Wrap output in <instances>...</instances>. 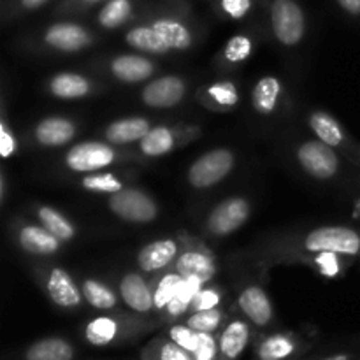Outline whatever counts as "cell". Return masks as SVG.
Returning <instances> with one entry per match:
<instances>
[{"label":"cell","mask_w":360,"mask_h":360,"mask_svg":"<svg viewBox=\"0 0 360 360\" xmlns=\"http://www.w3.org/2000/svg\"><path fill=\"white\" fill-rule=\"evenodd\" d=\"M236 167V153L229 148H214L192 162L186 172L188 185L195 190H207L224 181Z\"/></svg>","instance_id":"2"},{"label":"cell","mask_w":360,"mask_h":360,"mask_svg":"<svg viewBox=\"0 0 360 360\" xmlns=\"http://www.w3.org/2000/svg\"><path fill=\"white\" fill-rule=\"evenodd\" d=\"M185 246L176 259L174 267L183 278H195L204 285L211 283L218 273L217 257L206 245L193 238H183Z\"/></svg>","instance_id":"8"},{"label":"cell","mask_w":360,"mask_h":360,"mask_svg":"<svg viewBox=\"0 0 360 360\" xmlns=\"http://www.w3.org/2000/svg\"><path fill=\"white\" fill-rule=\"evenodd\" d=\"M221 11L232 20H243L252 11V0H221Z\"/></svg>","instance_id":"43"},{"label":"cell","mask_w":360,"mask_h":360,"mask_svg":"<svg viewBox=\"0 0 360 360\" xmlns=\"http://www.w3.org/2000/svg\"><path fill=\"white\" fill-rule=\"evenodd\" d=\"M81 292H83L84 301L95 309L108 311V309H112L118 306V295H116V292L108 283H104L102 280H97V278H84L81 281Z\"/></svg>","instance_id":"29"},{"label":"cell","mask_w":360,"mask_h":360,"mask_svg":"<svg viewBox=\"0 0 360 360\" xmlns=\"http://www.w3.org/2000/svg\"><path fill=\"white\" fill-rule=\"evenodd\" d=\"M35 217H37L39 224L44 229H48L53 236L60 239L62 243H69L76 238V227H74L72 221L65 217L63 213H60L56 207L53 206H42L35 207Z\"/></svg>","instance_id":"27"},{"label":"cell","mask_w":360,"mask_h":360,"mask_svg":"<svg viewBox=\"0 0 360 360\" xmlns=\"http://www.w3.org/2000/svg\"><path fill=\"white\" fill-rule=\"evenodd\" d=\"M271 28L285 48H295L306 35V16L295 0H274L271 6Z\"/></svg>","instance_id":"5"},{"label":"cell","mask_w":360,"mask_h":360,"mask_svg":"<svg viewBox=\"0 0 360 360\" xmlns=\"http://www.w3.org/2000/svg\"><path fill=\"white\" fill-rule=\"evenodd\" d=\"M157 360H195L193 354L179 347L174 341H165V343L158 345Z\"/></svg>","instance_id":"42"},{"label":"cell","mask_w":360,"mask_h":360,"mask_svg":"<svg viewBox=\"0 0 360 360\" xmlns=\"http://www.w3.org/2000/svg\"><path fill=\"white\" fill-rule=\"evenodd\" d=\"M46 2H48V0H20L21 7H23L25 11H34V9H39V7L44 6Z\"/></svg>","instance_id":"46"},{"label":"cell","mask_w":360,"mask_h":360,"mask_svg":"<svg viewBox=\"0 0 360 360\" xmlns=\"http://www.w3.org/2000/svg\"><path fill=\"white\" fill-rule=\"evenodd\" d=\"M120 333V326L116 319L112 316H97L91 320L84 329V338L88 343L95 345V347H105V345L112 343Z\"/></svg>","instance_id":"33"},{"label":"cell","mask_w":360,"mask_h":360,"mask_svg":"<svg viewBox=\"0 0 360 360\" xmlns=\"http://www.w3.org/2000/svg\"><path fill=\"white\" fill-rule=\"evenodd\" d=\"M186 97V81L176 74L151 79L141 91V101L153 109H171Z\"/></svg>","instance_id":"13"},{"label":"cell","mask_w":360,"mask_h":360,"mask_svg":"<svg viewBox=\"0 0 360 360\" xmlns=\"http://www.w3.org/2000/svg\"><path fill=\"white\" fill-rule=\"evenodd\" d=\"M302 262L311 266L316 269V273L323 278H340L343 276L345 271L350 266L352 259L350 257L340 255L334 252H319V253H309V255H301Z\"/></svg>","instance_id":"28"},{"label":"cell","mask_w":360,"mask_h":360,"mask_svg":"<svg viewBox=\"0 0 360 360\" xmlns=\"http://www.w3.org/2000/svg\"><path fill=\"white\" fill-rule=\"evenodd\" d=\"M183 280L185 278L178 273L174 266L150 278L151 292H153V311H164L167 308L169 302L178 294Z\"/></svg>","instance_id":"26"},{"label":"cell","mask_w":360,"mask_h":360,"mask_svg":"<svg viewBox=\"0 0 360 360\" xmlns=\"http://www.w3.org/2000/svg\"><path fill=\"white\" fill-rule=\"evenodd\" d=\"M169 338H171L174 343H178L179 347L188 350L190 354H195L197 347H199V333L190 329L188 326L171 327V330H169Z\"/></svg>","instance_id":"40"},{"label":"cell","mask_w":360,"mask_h":360,"mask_svg":"<svg viewBox=\"0 0 360 360\" xmlns=\"http://www.w3.org/2000/svg\"><path fill=\"white\" fill-rule=\"evenodd\" d=\"M326 360H348L347 355H336V357H330V359H326Z\"/></svg>","instance_id":"48"},{"label":"cell","mask_w":360,"mask_h":360,"mask_svg":"<svg viewBox=\"0 0 360 360\" xmlns=\"http://www.w3.org/2000/svg\"><path fill=\"white\" fill-rule=\"evenodd\" d=\"M224 322V311L218 308L204 309V311H193L186 320V326L197 333L213 334Z\"/></svg>","instance_id":"38"},{"label":"cell","mask_w":360,"mask_h":360,"mask_svg":"<svg viewBox=\"0 0 360 360\" xmlns=\"http://www.w3.org/2000/svg\"><path fill=\"white\" fill-rule=\"evenodd\" d=\"M118 294L122 301L136 313H148L153 309V292L150 280L143 273L129 271L120 278Z\"/></svg>","instance_id":"17"},{"label":"cell","mask_w":360,"mask_h":360,"mask_svg":"<svg viewBox=\"0 0 360 360\" xmlns=\"http://www.w3.org/2000/svg\"><path fill=\"white\" fill-rule=\"evenodd\" d=\"M294 350L295 345L290 338L283 334H274L260 345L259 357L260 360H281L294 354Z\"/></svg>","instance_id":"37"},{"label":"cell","mask_w":360,"mask_h":360,"mask_svg":"<svg viewBox=\"0 0 360 360\" xmlns=\"http://www.w3.org/2000/svg\"><path fill=\"white\" fill-rule=\"evenodd\" d=\"M199 101L210 111H232L241 101L239 88L231 79H218L199 91Z\"/></svg>","instance_id":"22"},{"label":"cell","mask_w":360,"mask_h":360,"mask_svg":"<svg viewBox=\"0 0 360 360\" xmlns=\"http://www.w3.org/2000/svg\"><path fill=\"white\" fill-rule=\"evenodd\" d=\"M83 2H102V0H83Z\"/></svg>","instance_id":"50"},{"label":"cell","mask_w":360,"mask_h":360,"mask_svg":"<svg viewBox=\"0 0 360 360\" xmlns=\"http://www.w3.org/2000/svg\"><path fill=\"white\" fill-rule=\"evenodd\" d=\"M253 49H255V44H253L252 37L245 34L232 35L225 48L221 49V60L227 65H239L252 56Z\"/></svg>","instance_id":"36"},{"label":"cell","mask_w":360,"mask_h":360,"mask_svg":"<svg viewBox=\"0 0 360 360\" xmlns=\"http://www.w3.org/2000/svg\"><path fill=\"white\" fill-rule=\"evenodd\" d=\"M238 306L243 315L255 326L266 327L273 320V304L267 292L260 285L252 283L243 288L238 297Z\"/></svg>","instance_id":"19"},{"label":"cell","mask_w":360,"mask_h":360,"mask_svg":"<svg viewBox=\"0 0 360 360\" xmlns=\"http://www.w3.org/2000/svg\"><path fill=\"white\" fill-rule=\"evenodd\" d=\"M343 11L352 16H360V0H338Z\"/></svg>","instance_id":"45"},{"label":"cell","mask_w":360,"mask_h":360,"mask_svg":"<svg viewBox=\"0 0 360 360\" xmlns=\"http://www.w3.org/2000/svg\"><path fill=\"white\" fill-rule=\"evenodd\" d=\"M118 157V150L108 141H83L67 150L63 164L76 174H91L108 169Z\"/></svg>","instance_id":"3"},{"label":"cell","mask_w":360,"mask_h":360,"mask_svg":"<svg viewBox=\"0 0 360 360\" xmlns=\"http://www.w3.org/2000/svg\"><path fill=\"white\" fill-rule=\"evenodd\" d=\"M108 206L115 217L129 224L146 225L158 217L157 200L144 190L134 186H125L118 193L109 195Z\"/></svg>","instance_id":"4"},{"label":"cell","mask_w":360,"mask_h":360,"mask_svg":"<svg viewBox=\"0 0 360 360\" xmlns=\"http://www.w3.org/2000/svg\"><path fill=\"white\" fill-rule=\"evenodd\" d=\"M16 243L25 253L34 257H51L62 250L63 243L41 224H21L16 231Z\"/></svg>","instance_id":"16"},{"label":"cell","mask_w":360,"mask_h":360,"mask_svg":"<svg viewBox=\"0 0 360 360\" xmlns=\"http://www.w3.org/2000/svg\"><path fill=\"white\" fill-rule=\"evenodd\" d=\"M151 27L160 34L171 51H186L193 46V34L185 21L172 16H160L151 21Z\"/></svg>","instance_id":"23"},{"label":"cell","mask_w":360,"mask_h":360,"mask_svg":"<svg viewBox=\"0 0 360 360\" xmlns=\"http://www.w3.org/2000/svg\"><path fill=\"white\" fill-rule=\"evenodd\" d=\"M250 340V327L243 320H232L227 323L220 336V350L227 359L234 360L243 354Z\"/></svg>","instance_id":"30"},{"label":"cell","mask_w":360,"mask_h":360,"mask_svg":"<svg viewBox=\"0 0 360 360\" xmlns=\"http://www.w3.org/2000/svg\"><path fill=\"white\" fill-rule=\"evenodd\" d=\"M221 301H224V292H221V288L217 287V285L207 283L200 288L197 297L193 299V304L190 311L193 313V311H204V309L218 308V306L221 304Z\"/></svg>","instance_id":"39"},{"label":"cell","mask_w":360,"mask_h":360,"mask_svg":"<svg viewBox=\"0 0 360 360\" xmlns=\"http://www.w3.org/2000/svg\"><path fill=\"white\" fill-rule=\"evenodd\" d=\"M18 151V139L14 130L11 129L9 123L6 118H2L0 122V155H2L4 160L14 157Z\"/></svg>","instance_id":"41"},{"label":"cell","mask_w":360,"mask_h":360,"mask_svg":"<svg viewBox=\"0 0 360 360\" xmlns=\"http://www.w3.org/2000/svg\"><path fill=\"white\" fill-rule=\"evenodd\" d=\"M42 42L46 48L58 53H79L90 48L94 42V35L88 28L81 27L70 21L53 23L42 34Z\"/></svg>","instance_id":"14"},{"label":"cell","mask_w":360,"mask_h":360,"mask_svg":"<svg viewBox=\"0 0 360 360\" xmlns=\"http://www.w3.org/2000/svg\"><path fill=\"white\" fill-rule=\"evenodd\" d=\"M109 74L120 83L125 84H137L148 81L157 72V65L153 60H150L144 55H118L112 60H109Z\"/></svg>","instance_id":"15"},{"label":"cell","mask_w":360,"mask_h":360,"mask_svg":"<svg viewBox=\"0 0 360 360\" xmlns=\"http://www.w3.org/2000/svg\"><path fill=\"white\" fill-rule=\"evenodd\" d=\"M0 183H2V190H0V195H2V202H6V174L2 172V178H0Z\"/></svg>","instance_id":"47"},{"label":"cell","mask_w":360,"mask_h":360,"mask_svg":"<svg viewBox=\"0 0 360 360\" xmlns=\"http://www.w3.org/2000/svg\"><path fill=\"white\" fill-rule=\"evenodd\" d=\"M77 125L74 120L65 116H48L35 125L34 137L37 144L44 148H62L74 141Z\"/></svg>","instance_id":"18"},{"label":"cell","mask_w":360,"mask_h":360,"mask_svg":"<svg viewBox=\"0 0 360 360\" xmlns=\"http://www.w3.org/2000/svg\"><path fill=\"white\" fill-rule=\"evenodd\" d=\"M185 246V239L181 238H162L143 246L137 253V267L141 273L153 274L162 273L174 266L176 259Z\"/></svg>","instance_id":"12"},{"label":"cell","mask_w":360,"mask_h":360,"mask_svg":"<svg viewBox=\"0 0 360 360\" xmlns=\"http://www.w3.org/2000/svg\"><path fill=\"white\" fill-rule=\"evenodd\" d=\"M48 90L60 101H77L90 97L95 91V83L83 74L58 72L48 81Z\"/></svg>","instance_id":"21"},{"label":"cell","mask_w":360,"mask_h":360,"mask_svg":"<svg viewBox=\"0 0 360 360\" xmlns=\"http://www.w3.org/2000/svg\"><path fill=\"white\" fill-rule=\"evenodd\" d=\"M151 122L144 116H127L115 120L104 129V139L112 146H127L139 143L151 130Z\"/></svg>","instance_id":"20"},{"label":"cell","mask_w":360,"mask_h":360,"mask_svg":"<svg viewBox=\"0 0 360 360\" xmlns=\"http://www.w3.org/2000/svg\"><path fill=\"white\" fill-rule=\"evenodd\" d=\"M72 347L60 338L41 340L27 350V360H72Z\"/></svg>","instance_id":"31"},{"label":"cell","mask_w":360,"mask_h":360,"mask_svg":"<svg viewBox=\"0 0 360 360\" xmlns=\"http://www.w3.org/2000/svg\"><path fill=\"white\" fill-rule=\"evenodd\" d=\"M199 134L195 127H169L155 125L150 132L137 143L139 153L146 158H160L172 153L176 148L188 143Z\"/></svg>","instance_id":"10"},{"label":"cell","mask_w":360,"mask_h":360,"mask_svg":"<svg viewBox=\"0 0 360 360\" xmlns=\"http://www.w3.org/2000/svg\"><path fill=\"white\" fill-rule=\"evenodd\" d=\"M125 42L136 51L151 56H162L171 53V48L165 44L157 30L151 25H137L125 34Z\"/></svg>","instance_id":"25"},{"label":"cell","mask_w":360,"mask_h":360,"mask_svg":"<svg viewBox=\"0 0 360 360\" xmlns=\"http://www.w3.org/2000/svg\"><path fill=\"white\" fill-rule=\"evenodd\" d=\"M132 14V2L130 0H109L101 11H98L97 23L105 30L122 27L127 23Z\"/></svg>","instance_id":"34"},{"label":"cell","mask_w":360,"mask_h":360,"mask_svg":"<svg viewBox=\"0 0 360 360\" xmlns=\"http://www.w3.org/2000/svg\"><path fill=\"white\" fill-rule=\"evenodd\" d=\"M355 217H360V199L357 200V204H355Z\"/></svg>","instance_id":"49"},{"label":"cell","mask_w":360,"mask_h":360,"mask_svg":"<svg viewBox=\"0 0 360 360\" xmlns=\"http://www.w3.org/2000/svg\"><path fill=\"white\" fill-rule=\"evenodd\" d=\"M250 214H252V204L248 199L239 195L227 197L210 211L204 229L214 238H227L248 221Z\"/></svg>","instance_id":"6"},{"label":"cell","mask_w":360,"mask_h":360,"mask_svg":"<svg viewBox=\"0 0 360 360\" xmlns=\"http://www.w3.org/2000/svg\"><path fill=\"white\" fill-rule=\"evenodd\" d=\"M41 285L44 287L46 294L51 299L53 304L58 306V308L74 309L81 306L84 299L81 285H77L72 274L63 267H46L41 273Z\"/></svg>","instance_id":"11"},{"label":"cell","mask_w":360,"mask_h":360,"mask_svg":"<svg viewBox=\"0 0 360 360\" xmlns=\"http://www.w3.org/2000/svg\"><path fill=\"white\" fill-rule=\"evenodd\" d=\"M295 157L302 171L319 181L333 179L341 169L340 155L320 139L304 141L295 151Z\"/></svg>","instance_id":"7"},{"label":"cell","mask_w":360,"mask_h":360,"mask_svg":"<svg viewBox=\"0 0 360 360\" xmlns=\"http://www.w3.org/2000/svg\"><path fill=\"white\" fill-rule=\"evenodd\" d=\"M81 188H84L86 192L91 193H104V195H112V193H118L120 190L125 188L122 179L118 178L112 172H91V174H84L79 179Z\"/></svg>","instance_id":"35"},{"label":"cell","mask_w":360,"mask_h":360,"mask_svg":"<svg viewBox=\"0 0 360 360\" xmlns=\"http://www.w3.org/2000/svg\"><path fill=\"white\" fill-rule=\"evenodd\" d=\"M308 125L320 141L329 144L334 150H341V153L360 167V144L355 143L340 122L327 111L316 109L308 116Z\"/></svg>","instance_id":"9"},{"label":"cell","mask_w":360,"mask_h":360,"mask_svg":"<svg viewBox=\"0 0 360 360\" xmlns=\"http://www.w3.org/2000/svg\"><path fill=\"white\" fill-rule=\"evenodd\" d=\"M217 355V341L210 333H199V347L193 357L195 360H214Z\"/></svg>","instance_id":"44"},{"label":"cell","mask_w":360,"mask_h":360,"mask_svg":"<svg viewBox=\"0 0 360 360\" xmlns=\"http://www.w3.org/2000/svg\"><path fill=\"white\" fill-rule=\"evenodd\" d=\"M301 255L334 252L340 255L360 257V231L345 225H323L311 229L301 238Z\"/></svg>","instance_id":"1"},{"label":"cell","mask_w":360,"mask_h":360,"mask_svg":"<svg viewBox=\"0 0 360 360\" xmlns=\"http://www.w3.org/2000/svg\"><path fill=\"white\" fill-rule=\"evenodd\" d=\"M283 95V83L276 76H264L252 90V105L262 116L274 115Z\"/></svg>","instance_id":"24"},{"label":"cell","mask_w":360,"mask_h":360,"mask_svg":"<svg viewBox=\"0 0 360 360\" xmlns=\"http://www.w3.org/2000/svg\"><path fill=\"white\" fill-rule=\"evenodd\" d=\"M202 287V281L195 280V278H185L181 287H179L178 294L174 295V299H172L167 304V308L164 309L165 315H167L169 319H179V316H183L185 313H188L190 309H192L193 299L197 297V294H199Z\"/></svg>","instance_id":"32"}]
</instances>
